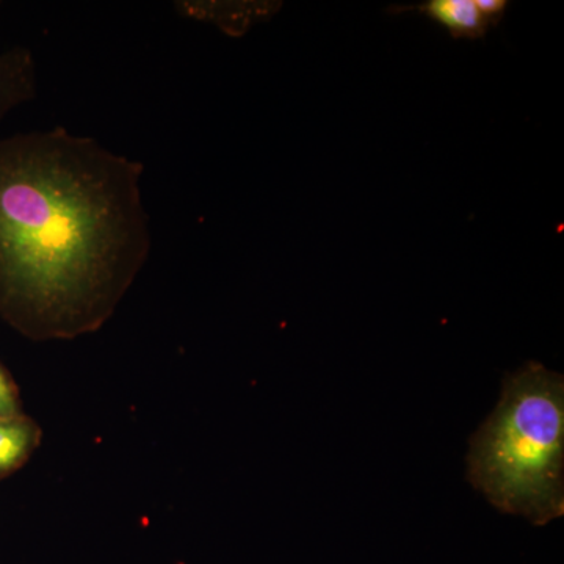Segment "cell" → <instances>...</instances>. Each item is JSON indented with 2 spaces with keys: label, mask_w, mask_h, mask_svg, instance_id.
<instances>
[{
  "label": "cell",
  "mask_w": 564,
  "mask_h": 564,
  "mask_svg": "<svg viewBox=\"0 0 564 564\" xmlns=\"http://www.w3.org/2000/svg\"><path fill=\"white\" fill-rule=\"evenodd\" d=\"M36 96V63L31 50L11 47L0 54V121Z\"/></svg>",
  "instance_id": "3"
},
{
  "label": "cell",
  "mask_w": 564,
  "mask_h": 564,
  "mask_svg": "<svg viewBox=\"0 0 564 564\" xmlns=\"http://www.w3.org/2000/svg\"><path fill=\"white\" fill-rule=\"evenodd\" d=\"M467 478L503 513L545 525L564 513V381L538 362L507 375L470 440Z\"/></svg>",
  "instance_id": "2"
},
{
  "label": "cell",
  "mask_w": 564,
  "mask_h": 564,
  "mask_svg": "<svg viewBox=\"0 0 564 564\" xmlns=\"http://www.w3.org/2000/svg\"><path fill=\"white\" fill-rule=\"evenodd\" d=\"M419 9L444 25L456 39L481 36L488 28L474 0H430Z\"/></svg>",
  "instance_id": "5"
},
{
  "label": "cell",
  "mask_w": 564,
  "mask_h": 564,
  "mask_svg": "<svg viewBox=\"0 0 564 564\" xmlns=\"http://www.w3.org/2000/svg\"><path fill=\"white\" fill-rule=\"evenodd\" d=\"M24 415L18 386L9 370L0 362V419H14Z\"/></svg>",
  "instance_id": "7"
},
{
  "label": "cell",
  "mask_w": 564,
  "mask_h": 564,
  "mask_svg": "<svg viewBox=\"0 0 564 564\" xmlns=\"http://www.w3.org/2000/svg\"><path fill=\"white\" fill-rule=\"evenodd\" d=\"M41 430L29 415L0 419V480L20 470L41 443Z\"/></svg>",
  "instance_id": "4"
},
{
  "label": "cell",
  "mask_w": 564,
  "mask_h": 564,
  "mask_svg": "<svg viewBox=\"0 0 564 564\" xmlns=\"http://www.w3.org/2000/svg\"><path fill=\"white\" fill-rule=\"evenodd\" d=\"M475 7L480 11L486 22L497 21L507 10L505 0H474Z\"/></svg>",
  "instance_id": "8"
},
{
  "label": "cell",
  "mask_w": 564,
  "mask_h": 564,
  "mask_svg": "<svg viewBox=\"0 0 564 564\" xmlns=\"http://www.w3.org/2000/svg\"><path fill=\"white\" fill-rule=\"evenodd\" d=\"M177 13L182 17L191 18L195 21L214 22L220 25L221 29L229 32H240L250 24L252 18L256 17V11H261V7H232L228 3L217 2H195V0H187V2H176Z\"/></svg>",
  "instance_id": "6"
},
{
  "label": "cell",
  "mask_w": 564,
  "mask_h": 564,
  "mask_svg": "<svg viewBox=\"0 0 564 564\" xmlns=\"http://www.w3.org/2000/svg\"><path fill=\"white\" fill-rule=\"evenodd\" d=\"M144 166L65 128L0 140V315L35 340L101 328L150 258Z\"/></svg>",
  "instance_id": "1"
}]
</instances>
